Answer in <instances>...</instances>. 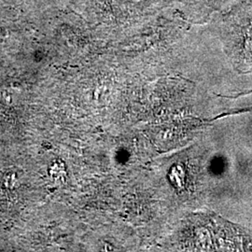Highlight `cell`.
<instances>
[{
	"instance_id": "6da1fadb",
	"label": "cell",
	"mask_w": 252,
	"mask_h": 252,
	"mask_svg": "<svg viewBox=\"0 0 252 252\" xmlns=\"http://www.w3.org/2000/svg\"><path fill=\"white\" fill-rule=\"evenodd\" d=\"M200 28L222 44L236 70L252 73V0H235Z\"/></svg>"
},
{
	"instance_id": "7a4b0ae2",
	"label": "cell",
	"mask_w": 252,
	"mask_h": 252,
	"mask_svg": "<svg viewBox=\"0 0 252 252\" xmlns=\"http://www.w3.org/2000/svg\"><path fill=\"white\" fill-rule=\"evenodd\" d=\"M172 0H95L99 20L126 36L171 6Z\"/></svg>"
},
{
	"instance_id": "3957f363",
	"label": "cell",
	"mask_w": 252,
	"mask_h": 252,
	"mask_svg": "<svg viewBox=\"0 0 252 252\" xmlns=\"http://www.w3.org/2000/svg\"><path fill=\"white\" fill-rule=\"evenodd\" d=\"M235 0H172L171 6L188 23L203 26Z\"/></svg>"
}]
</instances>
